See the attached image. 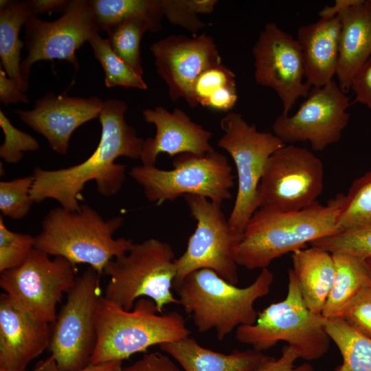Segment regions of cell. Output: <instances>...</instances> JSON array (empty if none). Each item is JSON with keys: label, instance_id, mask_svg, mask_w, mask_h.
Here are the masks:
<instances>
[{"label": "cell", "instance_id": "36", "mask_svg": "<svg viewBox=\"0 0 371 371\" xmlns=\"http://www.w3.org/2000/svg\"><path fill=\"white\" fill-rule=\"evenodd\" d=\"M0 126L4 134V141L0 146V157L5 162L16 164L23 158L24 152L38 150V141L31 135L14 126L1 110Z\"/></svg>", "mask_w": 371, "mask_h": 371}, {"label": "cell", "instance_id": "19", "mask_svg": "<svg viewBox=\"0 0 371 371\" xmlns=\"http://www.w3.org/2000/svg\"><path fill=\"white\" fill-rule=\"evenodd\" d=\"M143 116L156 128L154 137L144 139L139 158L144 166H155L161 153L171 157L183 153L203 155L214 150L210 144L212 133L193 122L180 109L169 111L156 106L145 109Z\"/></svg>", "mask_w": 371, "mask_h": 371}, {"label": "cell", "instance_id": "10", "mask_svg": "<svg viewBox=\"0 0 371 371\" xmlns=\"http://www.w3.org/2000/svg\"><path fill=\"white\" fill-rule=\"evenodd\" d=\"M101 275L89 267L78 276L51 332L49 350L57 368L74 371L90 363L96 341Z\"/></svg>", "mask_w": 371, "mask_h": 371}, {"label": "cell", "instance_id": "41", "mask_svg": "<svg viewBox=\"0 0 371 371\" xmlns=\"http://www.w3.org/2000/svg\"><path fill=\"white\" fill-rule=\"evenodd\" d=\"M298 358L297 352L287 345L282 348V355L278 359H274L259 371H313V366L308 363L295 366L294 363Z\"/></svg>", "mask_w": 371, "mask_h": 371}, {"label": "cell", "instance_id": "12", "mask_svg": "<svg viewBox=\"0 0 371 371\" xmlns=\"http://www.w3.org/2000/svg\"><path fill=\"white\" fill-rule=\"evenodd\" d=\"M34 248L19 267L0 275V286L10 301L33 318L53 324L56 306L76 280V267L66 258Z\"/></svg>", "mask_w": 371, "mask_h": 371}, {"label": "cell", "instance_id": "44", "mask_svg": "<svg viewBox=\"0 0 371 371\" xmlns=\"http://www.w3.org/2000/svg\"><path fill=\"white\" fill-rule=\"evenodd\" d=\"M122 361H111L98 364L89 363L86 367L74 371H122ZM33 371H61L55 363L54 359L50 356L46 359L40 361L34 368Z\"/></svg>", "mask_w": 371, "mask_h": 371}, {"label": "cell", "instance_id": "40", "mask_svg": "<svg viewBox=\"0 0 371 371\" xmlns=\"http://www.w3.org/2000/svg\"><path fill=\"white\" fill-rule=\"evenodd\" d=\"M350 89L355 93V102L371 109V56L355 75Z\"/></svg>", "mask_w": 371, "mask_h": 371}, {"label": "cell", "instance_id": "25", "mask_svg": "<svg viewBox=\"0 0 371 371\" xmlns=\"http://www.w3.org/2000/svg\"><path fill=\"white\" fill-rule=\"evenodd\" d=\"M331 254L335 276L322 312L326 319L341 318L359 293L370 286L365 260L346 254Z\"/></svg>", "mask_w": 371, "mask_h": 371}, {"label": "cell", "instance_id": "6", "mask_svg": "<svg viewBox=\"0 0 371 371\" xmlns=\"http://www.w3.org/2000/svg\"><path fill=\"white\" fill-rule=\"evenodd\" d=\"M288 278L286 297L258 313L254 324L238 326L235 338L262 352L284 341L299 358L318 359L328 351L331 341L325 329L326 318L306 306L292 269Z\"/></svg>", "mask_w": 371, "mask_h": 371}, {"label": "cell", "instance_id": "4", "mask_svg": "<svg viewBox=\"0 0 371 371\" xmlns=\"http://www.w3.org/2000/svg\"><path fill=\"white\" fill-rule=\"evenodd\" d=\"M123 224L122 216L105 220L85 204L76 211L57 207L43 218L34 248L75 265L88 264L102 276L107 264L126 254L134 243L129 238H113Z\"/></svg>", "mask_w": 371, "mask_h": 371}, {"label": "cell", "instance_id": "47", "mask_svg": "<svg viewBox=\"0 0 371 371\" xmlns=\"http://www.w3.org/2000/svg\"><path fill=\"white\" fill-rule=\"evenodd\" d=\"M365 262L368 272L370 286H371V257L365 259Z\"/></svg>", "mask_w": 371, "mask_h": 371}, {"label": "cell", "instance_id": "37", "mask_svg": "<svg viewBox=\"0 0 371 371\" xmlns=\"http://www.w3.org/2000/svg\"><path fill=\"white\" fill-rule=\"evenodd\" d=\"M236 76L228 67L221 63L203 71L195 80L191 95L190 107L202 105L214 91L225 87H236Z\"/></svg>", "mask_w": 371, "mask_h": 371}, {"label": "cell", "instance_id": "11", "mask_svg": "<svg viewBox=\"0 0 371 371\" xmlns=\"http://www.w3.org/2000/svg\"><path fill=\"white\" fill-rule=\"evenodd\" d=\"M183 198L196 225L186 250L175 259L177 275L173 285L202 269L212 270L236 285L238 282L236 254L243 235L232 227L221 204L196 195L188 194Z\"/></svg>", "mask_w": 371, "mask_h": 371}, {"label": "cell", "instance_id": "48", "mask_svg": "<svg viewBox=\"0 0 371 371\" xmlns=\"http://www.w3.org/2000/svg\"><path fill=\"white\" fill-rule=\"evenodd\" d=\"M0 371H28V370L26 369L16 370V369H8L6 368L0 367Z\"/></svg>", "mask_w": 371, "mask_h": 371}, {"label": "cell", "instance_id": "24", "mask_svg": "<svg viewBox=\"0 0 371 371\" xmlns=\"http://www.w3.org/2000/svg\"><path fill=\"white\" fill-rule=\"evenodd\" d=\"M293 271L306 306L322 314L332 289L335 267L330 253L315 246L292 253Z\"/></svg>", "mask_w": 371, "mask_h": 371}, {"label": "cell", "instance_id": "46", "mask_svg": "<svg viewBox=\"0 0 371 371\" xmlns=\"http://www.w3.org/2000/svg\"><path fill=\"white\" fill-rule=\"evenodd\" d=\"M361 0H336L331 6L326 5L319 12V18L330 19L341 14L347 8L360 2Z\"/></svg>", "mask_w": 371, "mask_h": 371}, {"label": "cell", "instance_id": "13", "mask_svg": "<svg viewBox=\"0 0 371 371\" xmlns=\"http://www.w3.org/2000/svg\"><path fill=\"white\" fill-rule=\"evenodd\" d=\"M321 159L309 150L284 145L268 159L258 188V208L299 211L317 201L324 190Z\"/></svg>", "mask_w": 371, "mask_h": 371}, {"label": "cell", "instance_id": "1", "mask_svg": "<svg viewBox=\"0 0 371 371\" xmlns=\"http://www.w3.org/2000/svg\"><path fill=\"white\" fill-rule=\"evenodd\" d=\"M127 109L122 100L104 102L99 117L102 126L99 144L84 161L57 170L34 169L31 196L34 203L52 199L64 208L78 210V196L85 185L92 180L104 196H113L120 190L126 179V166L115 163V159L120 157L139 159L144 142L126 122Z\"/></svg>", "mask_w": 371, "mask_h": 371}, {"label": "cell", "instance_id": "32", "mask_svg": "<svg viewBox=\"0 0 371 371\" xmlns=\"http://www.w3.org/2000/svg\"><path fill=\"white\" fill-rule=\"evenodd\" d=\"M309 245L330 254H346L365 260L371 257V226L341 231Z\"/></svg>", "mask_w": 371, "mask_h": 371}, {"label": "cell", "instance_id": "34", "mask_svg": "<svg viewBox=\"0 0 371 371\" xmlns=\"http://www.w3.org/2000/svg\"><path fill=\"white\" fill-rule=\"evenodd\" d=\"M33 175L0 182V210L3 216L21 220L29 213L34 203L31 190Z\"/></svg>", "mask_w": 371, "mask_h": 371}, {"label": "cell", "instance_id": "49", "mask_svg": "<svg viewBox=\"0 0 371 371\" xmlns=\"http://www.w3.org/2000/svg\"><path fill=\"white\" fill-rule=\"evenodd\" d=\"M371 1V0H370Z\"/></svg>", "mask_w": 371, "mask_h": 371}, {"label": "cell", "instance_id": "5", "mask_svg": "<svg viewBox=\"0 0 371 371\" xmlns=\"http://www.w3.org/2000/svg\"><path fill=\"white\" fill-rule=\"evenodd\" d=\"M97 341L90 363L121 361L150 347L189 337L180 313H159L153 300L140 297L126 311L102 296L96 313Z\"/></svg>", "mask_w": 371, "mask_h": 371}, {"label": "cell", "instance_id": "38", "mask_svg": "<svg viewBox=\"0 0 371 371\" xmlns=\"http://www.w3.org/2000/svg\"><path fill=\"white\" fill-rule=\"evenodd\" d=\"M352 328L371 339V286L363 289L342 317Z\"/></svg>", "mask_w": 371, "mask_h": 371}, {"label": "cell", "instance_id": "14", "mask_svg": "<svg viewBox=\"0 0 371 371\" xmlns=\"http://www.w3.org/2000/svg\"><path fill=\"white\" fill-rule=\"evenodd\" d=\"M25 27L28 53L21 62V76L26 90L33 64L39 60H64L77 71L79 63L76 52L100 32L90 0L67 1L58 19L49 22L33 15Z\"/></svg>", "mask_w": 371, "mask_h": 371}, {"label": "cell", "instance_id": "35", "mask_svg": "<svg viewBox=\"0 0 371 371\" xmlns=\"http://www.w3.org/2000/svg\"><path fill=\"white\" fill-rule=\"evenodd\" d=\"M35 238L12 232L0 216V273L21 265L34 248Z\"/></svg>", "mask_w": 371, "mask_h": 371}, {"label": "cell", "instance_id": "21", "mask_svg": "<svg viewBox=\"0 0 371 371\" xmlns=\"http://www.w3.org/2000/svg\"><path fill=\"white\" fill-rule=\"evenodd\" d=\"M340 31L339 15L299 27L296 39L304 58L306 82L311 88L323 87L336 76Z\"/></svg>", "mask_w": 371, "mask_h": 371}, {"label": "cell", "instance_id": "8", "mask_svg": "<svg viewBox=\"0 0 371 371\" xmlns=\"http://www.w3.org/2000/svg\"><path fill=\"white\" fill-rule=\"evenodd\" d=\"M129 175L140 185L146 198L161 204L188 194L205 197L221 204L231 199L232 169L227 157L214 150L203 155L183 153L175 157L172 169L137 166Z\"/></svg>", "mask_w": 371, "mask_h": 371}, {"label": "cell", "instance_id": "16", "mask_svg": "<svg viewBox=\"0 0 371 371\" xmlns=\"http://www.w3.org/2000/svg\"><path fill=\"white\" fill-rule=\"evenodd\" d=\"M254 78L260 85L273 89L289 115L295 102L306 98L311 87L305 79L302 49L296 38L275 23H267L252 48Z\"/></svg>", "mask_w": 371, "mask_h": 371}, {"label": "cell", "instance_id": "33", "mask_svg": "<svg viewBox=\"0 0 371 371\" xmlns=\"http://www.w3.org/2000/svg\"><path fill=\"white\" fill-rule=\"evenodd\" d=\"M216 0H161L164 16L168 21L195 34L206 26L199 14L213 12Z\"/></svg>", "mask_w": 371, "mask_h": 371}, {"label": "cell", "instance_id": "43", "mask_svg": "<svg viewBox=\"0 0 371 371\" xmlns=\"http://www.w3.org/2000/svg\"><path fill=\"white\" fill-rule=\"evenodd\" d=\"M0 101L4 105L17 102L28 103V98L17 84L10 79L1 66L0 67Z\"/></svg>", "mask_w": 371, "mask_h": 371}, {"label": "cell", "instance_id": "28", "mask_svg": "<svg viewBox=\"0 0 371 371\" xmlns=\"http://www.w3.org/2000/svg\"><path fill=\"white\" fill-rule=\"evenodd\" d=\"M326 331L343 359L333 371H371V339L352 328L342 318L326 319Z\"/></svg>", "mask_w": 371, "mask_h": 371}, {"label": "cell", "instance_id": "23", "mask_svg": "<svg viewBox=\"0 0 371 371\" xmlns=\"http://www.w3.org/2000/svg\"><path fill=\"white\" fill-rule=\"evenodd\" d=\"M184 371H259L275 358L255 350L224 354L204 348L190 336L159 346Z\"/></svg>", "mask_w": 371, "mask_h": 371}, {"label": "cell", "instance_id": "27", "mask_svg": "<svg viewBox=\"0 0 371 371\" xmlns=\"http://www.w3.org/2000/svg\"><path fill=\"white\" fill-rule=\"evenodd\" d=\"M100 32H107L113 26L129 19L146 21L152 32L161 28L164 16L161 0H91Z\"/></svg>", "mask_w": 371, "mask_h": 371}, {"label": "cell", "instance_id": "7", "mask_svg": "<svg viewBox=\"0 0 371 371\" xmlns=\"http://www.w3.org/2000/svg\"><path fill=\"white\" fill-rule=\"evenodd\" d=\"M175 254L166 242L150 238L133 243L122 256L110 261L104 270L109 277L104 297L131 311L140 297L153 300L159 313L169 304H179L172 292L177 275Z\"/></svg>", "mask_w": 371, "mask_h": 371}, {"label": "cell", "instance_id": "9", "mask_svg": "<svg viewBox=\"0 0 371 371\" xmlns=\"http://www.w3.org/2000/svg\"><path fill=\"white\" fill-rule=\"evenodd\" d=\"M220 126L224 134L217 144L233 159L238 177L237 194L228 221L232 227L243 235L250 218L258 209V188L265 164L285 144L273 132L258 131L238 113H227Z\"/></svg>", "mask_w": 371, "mask_h": 371}, {"label": "cell", "instance_id": "29", "mask_svg": "<svg viewBox=\"0 0 371 371\" xmlns=\"http://www.w3.org/2000/svg\"><path fill=\"white\" fill-rule=\"evenodd\" d=\"M92 47L95 58L100 62L104 71L105 85L109 87L117 86L148 89L142 76L137 74L112 49L109 41L95 34L88 42Z\"/></svg>", "mask_w": 371, "mask_h": 371}, {"label": "cell", "instance_id": "39", "mask_svg": "<svg viewBox=\"0 0 371 371\" xmlns=\"http://www.w3.org/2000/svg\"><path fill=\"white\" fill-rule=\"evenodd\" d=\"M122 371H181L168 355L153 352L144 356L130 366L122 367Z\"/></svg>", "mask_w": 371, "mask_h": 371}, {"label": "cell", "instance_id": "26", "mask_svg": "<svg viewBox=\"0 0 371 371\" xmlns=\"http://www.w3.org/2000/svg\"><path fill=\"white\" fill-rule=\"evenodd\" d=\"M33 15L30 1H10L8 5L0 8L1 66L23 92L27 91L21 76V51L24 43L19 39V32Z\"/></svg>", "mask_w": 371, "mask_h": 371}, {"label": "cell", "instance_id": "17", "mask_svg": "<svg viewBox=\"0 0 371 371\" xmlns=\"http://www.w3.org/2000/svg\"><path fill=\"white\" fill-rule=\"evenodd\" d=\"M150 49L171 100L183 99L189 106L192 87L199 76L221 63L214 38L205 33L193 38L169 35L152 44Z\"/></svg>", "mask_w": 371, "mask_h": 371}, {"label": "cell", "instance_id": "45", "mask_svg": "<svg viewBox=\"0 0 371 371\" xmlns=\"http://www.w3.org/2000/svg\"><path fill=\"white\" fill-rule=\"evenodd\" d=\"M66 0H31L30 1L33 13L43 14L63 9L65 7Z\"/></svg>", "mask_w": 371, "mask_h": 371}, {"label": "cell", "instance_id": "31", "mask_svg": "<svg viewBox=\"0 0 371 371\" xmlns=\"http://www.w3.org/2000/svg\"><path fill=\"white\" fill-rule=\"evenodd\" d=\"M147 31L152 32V28L146 21L133 18L123 21L106 32L115 54L140 76L143 74L140 43Z\"/></svg>", "mask_w": 371, "mask_h": 371}, {"label": "cell", "instance_id": "30", "mask_svg": "<svg viewBox=\"0 0 371 371\" xmlns=\"http://www.w3.org/2000/svg\"><path fill=\"white\" fill-rule=\"evenodd\" d=\"M370 226L371 170L352 182L337 221L339 232Z\"/></svg>", "mask_w": 371, "mask_h": 371}, {"label": "cell", "instance_id": "22", "mask_svg": "<svg viewBox=\"0 0 371 371\" xmlns=\"http://www.w3.org/2000/svg\"><path fill=\"white\" fill-rule=\"evenodd\" d=\"M340 16L339 60L336 76L345 92L357 73L371 56V1L361 0Z\"/></svg>", "mask_w": 371, "mask_h": 371}, {"label": "cell", "instance_id": "42", "mask_svg": "<svg viewBox=\"0 0 371 371\" xmlns=\"http://www.w3.org/2000/svg\"><path fill=\"white\" fill-rule=\"evenodd\" d=\"M238 95L236 87H222L212 93L202 106L221 111H228L236 104Z\"/></svg>", "mask_w": 371, "mask_h": 371}, {"label": "cell", "instance_id": "15", "mask_svg": "<svg viewBox=\"0 0 371 371\" xmlns=\"http://www.w3.org/2000/svg\"><path fill=\"white\" fill-rule=\"evenodd\" d=\"M349 97L333 80L321 87H312L306 99L293 115H280L273 133L284 144L309 142L315 151L337 143L348 125Z\"/></svg>", "mask_w": 371, "mask_h": 371}, {"label": "cell", "instance_id": "20", "mask_svg": "<svg viewBox=\"0 0 371 371\" xmlns=\"http://www.w3.org/2000/svg\"><path fill=\"white\" fill-rule=\"evenodd\" d=\"M50 324L37 320L0 295V367L26 369L49 346Z\"/></svg>", "mask_w": 371, "mask_h": 371}, {"label": "cell", "instance_id": "2", "mask_svg": "<svg viewBox=\"0 0 371 371\" xmlns=\"http://www.w3.org/2000/svg\"><path fill=\"white\" fill-rule=\"evenodd\" d=\"M345 194H339L325 205L293 212L259 207L251 216L236 249L238 265L247 269L267 268L289 252L339 232L337 221Z\"/></svg>", "mask_w": 371, "mask_h": 371}, {"label": "cell", "instance_id": "18", "mask_svg": "<svg viewBox=\"0 0 371 371\" xmlns=\"http://www.w3.org/2000/svg\"><path fill=\"white\" fill-rule=\"evenodd\" d=\"M104 102L97 96L85 98L49 93L37 100L32 110L14 112L41 134L53 150L65 155L72 133L83 124L99 118Z\"/></svg>", "mask_w": 371, "mask_h": 371}, {"label": "cell", "instance_id": "3", "mask_svg": "<svg viewBox=\"0 0 371 371\" xmlns=\"http://www.w3.org/2000/svg\"><path fill=\"white\" fill-rule=\"evenodd\" d=\"M273 280V273L267 267L251 284L239 288L212 270L202 269L189 273L173 289L197 330L214 329L223 341L236 328L256 322L258 313L254 303L269 293Z\"/></svg>", "mask_w": 371, "mask_h": 371}]
</instances>
